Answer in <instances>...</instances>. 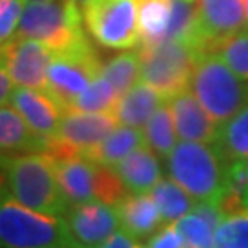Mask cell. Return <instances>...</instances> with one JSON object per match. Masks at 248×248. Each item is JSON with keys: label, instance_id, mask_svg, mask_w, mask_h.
<instances>
[{"label": "cell", "instance_id": "1", "mask_svg": "<svg viewBox=\"0 0 248 248\" xmlns=\"http://www.w3.org/2000/svg\"><path fill=\"white\" fill-rule=\"evenodd\" d=\"M74 0H37L22 9L17 35L41 41L52 53L89 48L85 35V17Z\"/></svg>", "mask_w": 248, "mask_h": 248}, {"label": "cell", "instance_id": "2", "mask_svg": "<svg viewBox=\"0 0 248 248\" xmlns=\"http://www.w3.org/2000/svg\"><path fill=\"white\" fill-rule=\"evenodd\" d=\"M228 164L215 143L182 140L166 158V171L195 201H219L226 189Z\"/></svg>", "mask_w": 248, "mask_h": 248}, {"label": "cell", "instance_id": "3", "mask_svg": "<svg viewBox=\"0 0 248 248\" xmlns=\"http://www.w3.org/2000/svg\"><path fill=\"white\" fill-rule=\"evenodd\" d=\"M4 178L8 195L31 210L62 215L68 208L57 182L55 164L45 153L9 156Z\"/></svg>", "mask_w": 248, "mask_h": 248}, {"label": "cell", "instance_id": "4", "mask_svg": "<svg viewBox=\"0 0 248 248\" xmlns=\"http://www.w3.org/2000/svg\"><path fill=\"white\" fill-rule=\"evenodd\" d=\"M76 247L64 215L37 212L8 191L0 199V248Z\"/></svg>", "mask_w": 248, "mask_h": 248}, {"label": "cell", "instance_id": "5", "mask_svg": "<svg viewBox=\"0 0 248 248\" xmlns=\"http://www.w3.org/2000/svg\"><path fill=\"white\" fill-rule=\"evenodd\" d=\"M189 89L217 125L228 122L248 105V81L241 79L212 52L201 53Z\"/></svg>", "mask_w": 248, "mask_h": 248}, {"label": "cell", "instance_id": "6", "mask_svg": "<svg viewBox=\"0 0 248 248\" xmlns=\"http://www.w3.org/2000/svg\"><path fill=\"white\" fill-rule=\"evenodd\" d=\"M140 79L166 99L189 90L201 52L187 41L140 46Z\"/></svg>", "mask_w": 248, "mask_h": 248}, {"label": "cell", "instance_id": "7", "mask_svg": "<svg viewBox=\"0 0 248 248\" xmlns=\"http://www.w3.org/2000/svg\"><path fill=\"white\" fill-rule=\"evenodd\" d=\"M83 17L90 35L105 48L127 50L140 45L136 0H90Z\"/></svg>", "mask_w": 248, "mask_h": 248}, {"label": "cell", "instance_id": "8", "mask_svg": "<svg viewBox=\"0 0 248 248\" xmlns=\"http://www.w3.org/2000/svg\"><path fill=\"white\" fill-rule=\"evenodd\" d=\"M101 70V61L94 46L74 52L53 53L48 66V89L66 110H70L76 99L90 87Z\"/></svg>", "mask_w": 248, "mask_h": 248}, {"label": "cell", "instance_id": "9", "mask_svg": "<svg viewBox=\"0 0 248 248\" xmlns=\"http://www.w3.org/2000/svg\"><path fill=\"white\" fill-rule=\"evenodd\" d=\"M53 53L41 41L15 35L0 48V59L9 72L15 87L46 90L48 66Z\"/></svg>", "mask_w": 248, "mask_h": 248}, {"label": "cell", "instance_id": "10", "mask_svg": "<svg viewBox=\"0 0 248 248\" xmlns=\"http://www.w3.org/2000/svg\"><path fill=\"white\" fill-rule=\"evenodd\" d=\"M245 0H199L189 43L204 53L213 43L245 28Z\"/></svg>", "mask_w": 248, "mask_h": 248}, {"label": "cell", "instance_id": "11", "mask_svg": "<svg viewBox=\"0 0 248 248\" xmlns=\"http://www.w3.org/2000/svg\"><path fill=\"white\" fill-rule=\"evenodd\" d=\"M62 215L76 247H103L108 235L122 226L116 206L101 201L68 206Z\"/></svg>", "mask_w": 248, "mask_h": 248}, {"label": "cell", "instance_id": "12", "mask_svg": "<svg viewBox=\"0 0 248 248\" xmlns=\"http://www.w3.org/2000/svg\"><path fill=\"white\" fill-rule=\"evenodd\" d=\"M11 105L24 118L30 129L41 140H45V143L46 140L57 134L62 116L66 112V108L46 90L28 89V87L13 89Z\"/></svg>", "mask_w": 248, "mask_h": 248}, {"label": "cell", "instance_id": "13", "mask_svg": "<svg viewBox=\"0 0 248 248\" xmlns=\"http://www.w3.org/2000/svg\"><path fill=\"white\" fill-rule=\"evenodd\" d=\"M120 125L114 112H81L66 110L55 136L72 143L87 156L92 147H96L107 134Z\"/></svg>", "mask_w": 248, "mask_h": 248}, {"label": "cell", "instance_id": "14", "mask_svg": "<svg viewBox=\"0 0 248 248\" xmlns=\"http://www.w3.org/2000/svg\"><path fill=\"white\" fill-rule=\"evenodd\" d=\"M168 101L173 118H175V127H177L180 140L213 143L215 134L219 131V125L206 112V108L195 98L191 89L180 92Z\"/></svg>", "mask_w": 248, "mask_h": 248}, {"label": "cell", "instance_id": "15", "mask_svg": "<svg viewBox=\"0 0 248 248\" xmlns=\"http://www.w3.org/2000/svg\"><path fill=\"white\" fill-rule=\"evenodd\" d=\"M98 168L99 164L87 156L62 160L55 164L57 182L68 206L96 201Z\"/></svg>", "mask_w": 248, "mask_h": 248}, {"label": "cell", "instance_id": "16", "mask_svg": "<svg viewBox=\"0 0 248 248\" xmlns=\"http://www.w3.org/2000/svg\"><path fill=\"white\" fill-rule=\"evenodd\" d=\"M160 156L147 145L136 147L114 166L129 193H149L162 178Z\"/></svg>", "mask_w": 248, "mask_h": 248}, {"label": "cell", "instance_id": "17", "mask_svg": "<svg viewBox=\"0 0 248 248\" xmlns=\"http://www.w3.org/2000/svg\"><path fill=\"white\" fill-rule=\"evenodd\" d=\"M122 228L133 233L138 241H147L164 224L156 204L149 193H129L116 204Z\"/></svg>", "mask_w": 248, "mask_h": 248}, {"label": "cell", "instance_id": "18", "mask_svg": "<svg viewBox=\"0 0 248 248\" xmlns=\"http://www.w3.org/2000/svg\"><path fill=\"white\" fill-rule=\"evenodd\" d=\"M45 140H41L15 107H0V155L15 156L22 153H43Z\"/></svg>", "mask_w": 248, "mask_h": 248}, {"label": "cell", "instance_id": "19", "mask_svg": "<svg viewBox=\"0 0 248 248\" xmlns=\"http://www.w3.org/2000/svg\"><path fill=\"white\" fill-rule=\"evenodd\" d=\"M164 101L168 99L158 90H155L151 85L142 81V83H136L133 89L127 90L120 98L114 108V114L122 125L143 129L151 120V116L158 110V107Z\"/></svg>", "mask_w": 248, "mask_h": 248}, {"label": "cell", "instance_id": "20", "mask_svg": "<svg viewBox=\"0 0 248 248\" xmlns=\"http://www.w3.org/2000/svg\"><path fill=\"white\" fill-rule=\"evenodd\" d=\"M140 145H145V134L142 133V129L120 124L96 147H92L87 153V158L94 160L101 166L114 168L120 160H124Z\"/></svg>", "mask_w": 248, "mask_h": 248}, {"label": "cell", "instance_id": "21", "mask_svg": "<svg viewBox=\"0 0 248 248\" xmlns=\"http://www.w3.org/2000/svg\"><path fill=\"white\" fill-rule=\"evenodd\" d=\"M136 6L140 46L162 43L173 13V0H136Z\"/></svg>", "mask_w": 248, "mask_h": 248}, {"label": "cell", "instance_id": "22", "mask_svg": "<svg viewBox=\"0 0 248 248\" xmlns=\"http://www.w3.org/2000/svg\"><path fill=\"white\" fill-rule=\"evenodd\" d=\"M149 195L153 197V201L156 204L164 224L177 222L180 217H184L186 213L191 212L195 206V199L171 177L160 178L156 186L149 191Z\"/></svg>", "mask_w": 248, "mask_h": 248}, {"label": "cell", "instance_id": "23", "mask_svg": "<svg viewBox=\"0 0 248 248\" xmlns=\"http://www.w3.org/2000/svg\"><path fill=\"white\" fill-rule=\"evenodd\" d=\"M213 143L228 162L248 158V105L219 125Z\"/></svg>", "mask_w": 248, "mask_h": 248}, {"label": "cell", "instance_id": "24", "mask_svg": "<svg viewBox=\"0 0 248 248\" xmlns=\"http://www.w3.org/2000/svg\"><path fill=\"white\" fill-rule=\"evenodd\" d=\"M143 134H145V145L155 151L160 158L166 160L171 155V151L177 147L178 133L169 101H164L158 107V110L151 116Z\"/></svg>", "mask_w": 248, "mask_h": 248}, {"label": "cell", "instance_id": "25", "mask_svg": "<svg viewBox=\"0 0 248 248\" xmlns=\"http://www.w3.org/2000/svg\"><path fill=\"white\" fill-rule=\"evenodd\" d=\"M224 215L248 210V160H232L228 164L226 189L217 201Z\"/></svg>", "mask_w": 248, "mask_h": 248}, {"label": "cell", "instance_id": "26", "mask_svg": "<svg viewBox=\"0 0 248 248\" xmlns=\"http://www.w3.org/2000/svg\"><path fill=\"white\" fill-rule=\"evenodd\" d=\"M99 74L114 85L120 96H124L140 79V52L127 48L112 59H108L105 64H101Z\"/></svg>", "mask_w": 248, "mask_h": 248}, {"label": "cell", "instance_id": "27", "mask_svg": "<svg viewBox=\"0 0 248 248\" xmlns=\"http://www.w3.org/2000/svg\"><path fill=\"white\" fill-rule=\"evenodd\" d=\"M208 52L219 55L241 79L248 81V28H241L219 39Z\"/></svg>", "mask_w": 248, "mask_h": 248}, {"label": "cell", "instance_id": "28", "mask_svg": "<svg viewBox=\"0 0 248 248\" xmlns=\"http://www.w3.org/2000/svg\"><path fill=\"white\" fill-rule=\"evenodd\" d=\"M120 92L114 89L110 81L99 74L96 79L90 83V87L72 105L70 110L81 112H114L116 105L120 101Z\"/></svg>", "mask_w": 248, "mask_h": 248}, {"label": "cell", "instance_id": "29", "mask_svg": "<svg viewBox=\"0 0 248 248\" xmlns=\"http://www.w3.org/2000/svg\"><path fill=\"white\" fill-rule=\"evenodd\" d=\"M213 247L248 248V210L226 215L215 228Z\"/></svg>", "mask_w": 248, "mask_h": 248}, {"label": "cell", "instance_id": "30", "mask_svg": "<svg viewBox=\"0 0 248 248\" xmlns=\"http://www.w3.org/2000/svg\"><path fill=\"white\" fill-rule=\"evenodd\" d=\"M175 226L178 228L180 235L184 237L186 247L189 248H210L213 247L215 228L199 213L189 212L184 217H180Z\"/></svg>", "mask_w": 248, "mask_h": 248}, {"label": "cell", "instance_id": "31", "mask_svg": "<svg viewBox=\"0 0 248 248\" xmlns=\"http://www.w3.org/2000/svg\"><path fill=\"white\" fill-rule=\"evenodd\" d=\"M26 0H0V48L17 35Z\"/></svg>", "mask_w": 248, "mask_h": 248}, {"label": "cell", "instance_id": "32", "mask_svg": "<svg viewBox=\"0 0 248 248\" xmlns=\"http://www.w3.org/2000/svg\"><path fill=\"white\" fill-rule=\"evenodd\" d=\"M143 247L151 248H184V237L180 235L178 228L175 226V222H168L162 224L158 230L151 235L149 239L143 243Z\"/></svg>", "mask_w": 248, "mask_h": 248}, {"label": "cell", "instance_id": "33", "mask_svg": "<svg viewBox=\"0 0 248 248\" xmlns=\"http://www.w3.org/2000/svg\"><path fill=\"white\" fill-rule=\"evenodd\" d=\"M143 247L142 241H138L133 233L124 230L122 226L108 235V239L103 243V248H138Z\"/></svg>", "mask_w": 248, "mask_h": 248}, {"label": "cell", "instance_id": "34", "mask_svg": "<svg viewBox=\"0 0 248 248\" xmlns=\"http://www.w3.org/2000/svg\"><path fill=\"white\" fill-rule=\"evenodd\" d=\"M13 79L9 76V72L6 70L4 62L0 59V107L6 105L8 101H11V94H13Z\"/></svg>", "mask_w": 248, "mask_h": 248}, {"label": "cell", "instance_id": "35", "mask_svg": "<svg viewBox=\"0 0 248 248\" xmlns=\"http://www.w3.org/2000/svg\"><path fill=\"white\" fill-rule=\"evenodd\" d=\"M8 160H9V156H6V155H0V175H4L6 166H8Z\"/></svg>", "mask_w": 248, "mask_h": 248}, {"label": "cell", "instance_id": "36", "mask_svg": "<svg viewBox=\"0 0 248 248\" xmlns=\"http://www.w3.org/2000/svg\"><path fill=\"white\" fill-rule=\"evenodd\" d=\"M4 193H6V178L4 175H0V199L4 197Z\"/></svg>", "mask_w": 248, "mask_h": 248}, {"label": "cell", "instance_id": "37", "mask_svg": "<svg viewBox=\"0 0 248 248\" xmlns=\"http://www.w3.org/2000/svg\"><path fill=\"white\" fill-rule=\"evenodd\" d=\"M245 22H247L248 28V0H245Z\"/></svg>", "mask_w": 248, "mask_h": 248}, {"label": "cell", "instance_id": "38", "mask_svg": "<svg viewBox=\"0 0 248 248\" xmlns=\"http://www.w3.org/2000/svg\"><path fill=\"white\" fill-rule=\"evenodd\" d=\"M74 2H78V4H79L81 8H85V6H87V4H89L90 0H74Z\"/></svg>", "mask_w": 248, "mask_h": 248}, {"label": "cell", "instance_id": "39", "mask_svg": "<svg viewBox=\"0 0 248 248\" xmlns=\"http://www.w3.org/2000/svg\"><path fill=\"white\" fill-rule=\"evenodd\" d=\"M26 2H37V0H26Z\"/></svg>", "mask_w": 248, "mask_h": 248}, {"label": "cell", "instance_id": "40", "mask_svg": "<svg viewBox=\"0 0 248 248\" xmlns=\"http://www.w3.org/2000/svg\"><path fill=\"white\" fill-rule=\"evenodd\" d=\"M191 2H195V0H191Z\"/></svg>", "mask_w": 248, "mask_h": 248}, {"label": "cell", "instance_id": "41", "mask_svg": "<svg viewBox=\"0 0 248 248\" xmlns=\"http://www.w3.org/2000/svg\"><path fill=\"white\" fill-rule=\"evenodd\" d=\"M247 160H248V158H247Z\"/></svg>", "mask_w": 248, "mask_h": 248}]
</instances>
